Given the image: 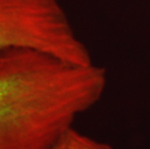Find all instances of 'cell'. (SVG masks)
<instances>
[{
  "instance_id": "cell-1",
  "label": "cell",
  "mask_w": 150,
  "mask_h": 149,
  "mask_svg": "<svg viewBox=\"0 0 150 149\" xmlns=\"http://www.w3.org/2000/svg\"><path fill=\"white\" fill-rule=\"evenodd\" d=\"M107 86L106 70L33 49L0 58V149H52Z\"/></svg>"
},
{
  "instance_id": "cell-2",
  "label": "cell",
  "mask_w": 150,
  "mask_h": 149,
  "mask_svg": "<svg viewBox=\"0 0 150 149\" xmlns=\"http://www.w3.org/2000/svg\"><path fill=\"white\" fill-rule=\"evenodd\" d=\"M16 49L76 65L93 63L59 0H0V58Z\"/></svg>"
},
{
  "instance_id": "cell-3",
  "label": "cell",
  "mask_w": 150,
  "mask_h": 149,
  "mask_svg": "<svg viewBox=\"0 0 150 149\" xmlns=\"http://www.w3.org/2000/svg\"><path fill=\"white\" fill-rule=\"evenodd\" d=\"M52 149H115L107 142L85 136L73 127L68 130Z\"/></svg>"
}]
</instances>
